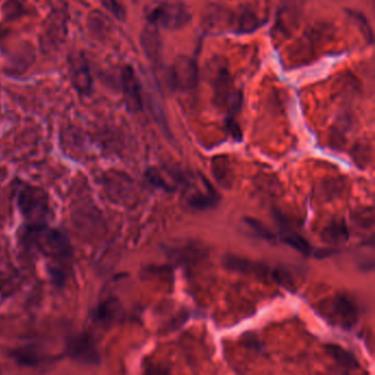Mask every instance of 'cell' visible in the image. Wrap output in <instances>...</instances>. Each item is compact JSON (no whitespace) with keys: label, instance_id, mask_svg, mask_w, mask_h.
Here are the masks:
<instances>
[{"label":"cell","instance_id":"1","mask_svg":"<svg viewBox=\"0 0 375 375\" xmlns=\"http://www.w3.org/2000/svg\"><path fill=\"white\" fill-rule=\"evenodd\" d=\"M27 232V242L37 251L52 258L53 263L60 264L71 260L70 242L64 234L56 230H50L44 225H30Z\"/></svg>","mask_w":375,"mask_h":375},{"label":"cell","instance_id":"2","mask_svg":"<svg viewBox=\"0 0 375 375\" xmlns=\"http://www.w3.org/2000/svg\"><path fill=\"white\" fill-rule=\"evenodd\" d=\"M148 23L155 27L177 30L191 20V13L179 1H161L155 4L147 13Z\"/></svg>","mask_w":375,"mask_h":375},{"label":"cell","instance_id":"3","mask_svg":"<svg viewBox=\"0 0 375 375\" xmlns=\"http://www.w3.org/2000/svg\"><path fill=\"white\" fill-rule=\"evenodd\" d=\"M19 206L32 225H43L49 208L44 191L32 186L23 187L19 191Z\"/></svg>","mask_w":375,"mask_h":375},{"label":"cell","instance_id":"4","mask_svg":"<svg viewBox=\"0 0 375 375\" xmlns=\"http://www.w3.org/2000/svg\"><path fill=\"white\" fill-rule=\"evenodd\" d=\"M198 66L191 57L181 55L177 57L169 71V78L174 88L191 90L198 83Z\"/></svg>","mask_w":375,"mask_h":375},{"label":"cell","instance_id":"5","mask_svg":"<svg viewBox=\"0 0 375 375\" xmlns=\"http://www.w3.org/2000/svg\"><path fill=\"white\" fill-rule=\"evenodd\" d=\"M122 92L124 102L130 112H139L142 109L141 85L134 72L133 67L126 65L121 72Z\"/></svg>","mask_w":375,"mask_h":375},{"label":"cell","instance_id":"6","mask_svg":"<svg viewBox=\"0 0 375 375\" xmlns=\"http://www.w3.org/2000/svg\"><path fill=\"white\" fill-rule=\"evenodd\" d=\"M73 86L81 95H90L93 90V78L90 64L84 55H73L70 62Z\"/></svg>","mask_w":375,"mask_h":375},{"label":"cell","instance_id":"7","mask_svg":"<svg viewBox=\"0 0 375 375\" xmlns=\"http://www.w3.org/2000/svg\"><path fill=\"white\" fill-rule=\"evenodd\" d=\"M225 266L234 271L242 272L246 274H254V275L271 276L276 281H281L283 276L280 275L278 271L271 270L263 264L256 263V262L246 260V258H238V256H228L225 258Z\"/></svg>","mask_w":375,"mask_h":375},{"label":"cell","instance_id":"8","mask_svg":"<svg viewBox=\"0 0 375 375\" xmlns=\"http://www.w3.org/2000/svg\"><path fill=\"white\" fill-rule=\"evenodd\" d=\"M335 315L338 317L341 325L345 328H352L358 321V309L355 303L345 296H337L333 303Z\"/></svg>","mask_w":375,"mask_h":375},{"label":"cell","instance_id":"9","mask_svg":"<svg viewBox=\"0 0 375 375\" xmlns=\"http://www.w3.org/2000/svg\"><path fill=\"white\" fill-rule=\"evenodd\" d=\"M65 25L64 16L61 13H53L52 17L49 18L47 23V29L44 31V44L43 47H53L59 41L64 37Z\"/></svg>","mask_w":375,"mask_h":375},{"label":"cell","instance_id":"10","mask_svg":"<svg viewBox=\"0 0 375 375\" xmlns=\"http://www.w3.org/2000/svg\"><path fill=\"white\" fill-rule=\"evenodd\" d=\"M141 41L144 52L147 53L149 59L157 61L159 59L160 53H161L162 47L157 28L149 23V25L142 32Z\"/></svg>","mask_w":375,"mask_h":375},{"label":"cell","instance_id":"11","mask_svg":"<svg viewBox=\"0 0 375 375\" xmlns=\"http://www.w3.org/2000/svg\"><path fill=\"white\" fill-rule=\"evenodd\" d=\"M71 357L80 361H86L88 363L97 362L98 355L95 350L94 345L88 339L83 337L74 339L71 343Z\"/></svg>","mask_w":375,"mask_h":375},{"label":"cell","instance_id":"12","mask_svg":"<svg viewBox=\"0 0 375 375\" xmlns=\"http://www.w3.org/2000/svg\"><path fill=\"white\" fill-rule=\"evenodd\" d=\"M261 25V17L256 11L244 9L237 18L236 31L238 33H251Z\"/></svg>","mask_w":375,"mask_h":375},{"label":"cell","instance_id":"13","mask_svg":"<svg viewBox=\"0 0 375 375\" xmlns=\"http://www.w3.org/2000/svg\"><path fill=\"white\" fill-rule=\"evenodd\" d=\"M321 239L327 244H341L349 239V230L345 222L338 221L326 227L321 232Z\"/></svg>","mask_w":375,"mask_h":375},{"label":"cell","instance_id":"14","mask_svg":"<svg viewBox=\"0 0 375 375\" xmlns=\"http://www.w3.org/2000/svg\"><path fill=\"white\" fill-rule=\"evenodd\" d=\"M282 240L288 246L297 250L298 252L309 256L311 254V248L306 239H304L301 234L288 229L286 226H281Z\"/></svg>","mask_w":375,"mask_h":375},{"label":"cell","instance_id":"15","mask_svg":"<svg viewBox=\"0 0 375 375\" xmlns=\"http://www.w3.org/2000/svg\"><path fill=\"white\" fill-rule=\"evenodd\" d=\"M327 351L331 353V357L335 359L341 367L347 369H358L359 362L355 359V355L349 351L343 349L340 345H329Z\"/></svg>","mask_w":375,"mask_h":375},{"label":"cell","instance_id":"16","mask_svg":"<svg viewBox=\"0 0 375 375\" xmlns=\"http://www.w3.org/2000/svg\"><path fill=\"white\" fill-rule=\"evenodd\" d=\"M218 203V196L211 189L208 193H196L189 198V206L196 209H207L215 207Z\"/></svg>","mask_w":375,"mask_h":375},{"label":"cell","instance_id":"17","mask_svg":"<svg viewBox=\"0 0 375 375\" xmlns=\"http://www.w3.org/2000/svg\"><path fill=\"white\" fill-rule=\"evenodd\" d=\"M244 222H246V227L251 230L254 236L263 239L266 242H274L275 240L274 234L262 224L261 221L256 220L254 218H246L244 219Z\"/></svg>","mask_w":375,"mask_h":375},{"label":"cell","instance_id":"18","mask_svg":"<svg viewBox=\"0 0 375 375\" xmlns=\"http://www.w3.org/2000/svg\"><path fill=\"white\" fill-rule=\"evenodd\" d=\"M25 11L27 9L23 6V1H19V0H8L4 8V11L8 17H18V16L20 17L23 13H27Z\"/></svg>","mask_w":375,"mask_h":375},{"label":"cell","instance_id":"19","mask_svg":"<svg viewBox=\"0 0 375 375\" xmlns=\"http://www.w3.org/2000/svg\"><path fill=\"white\" fill-rule=\"evenodd\" d=\"M102 4L110 13L117 18L118 20H124L126 13H124V8L118 3L117 0H102Z\"/></svg>","mask_w":375,"mask_h":375}]
</instances>
